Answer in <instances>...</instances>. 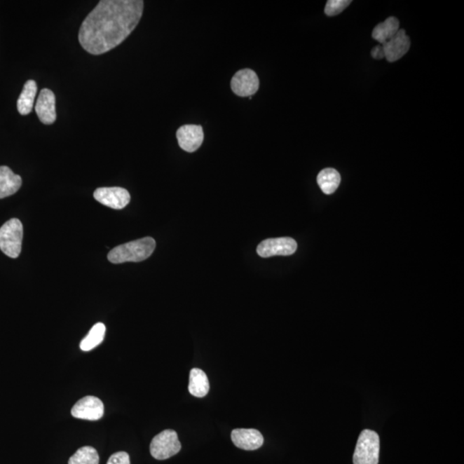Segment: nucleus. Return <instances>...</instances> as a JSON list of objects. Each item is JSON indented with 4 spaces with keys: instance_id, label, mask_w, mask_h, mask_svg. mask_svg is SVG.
I'll return each instance as SVG.
<instances>
[{
    "instance_id": "5701e85b",
    "label": "nucleus",
    "mask_w": 464,
    "mask_h": 464,
    "mask_svg": "<svg viewBox=\"0 0 464 464\" xmlns=\"http://www.w3.org/2000/svg\"><path fill=\"white\" fill-rule=\"evenodd\" d=\"M372 58L375 60H382L384 58V52L382 45L376 46L371 52Z\"/></svg>"
},
{
    "instance_id": "f03ea898",
    "label": "nucleus",
    "mask_w": 464,
    "mask_h": 464,
    "mask_svg": "<svg viewBox=\"0 0 464 464\" xmlns=\"http://www.w3.org/2000/svg\"><path fill=\"white\" fill-rule=\"evenodd\" d=\"M155 248L156 242L153 238H140L116 247L109 253L108 259L115 264L128 261H142L151 256Z\"/></svg>"
},
{
    "instance_id": "9b49d317",
    "label": "nucleus",
    "mask_w": 464,
    "mask_h": 464,
    "mask_svg": "<svg viewBox=\"0 0 464 464\" xmlns=\"http://www.w3.org/2000/svg\"><path fill=\"white\" fill-rule=\"evenodd\" d=\"M382 46L384 58L389 62H395L402 58L409 52L410 39L407 36L404 29H399V32L390 40Z\"/></svg>"
},
{
    "instance_id": "f3484780",
    "label": "nucleus",
    "mask_w": 464,
    "mask_h": 464,
    "mask_svg": "<svg viewBox=\"0 0 464 464\" xmlns=\"http://www.w3.org/2000/svg\"><path fill=\"white\" fill-rule=\"evenodd\" d=\"M36 93V82L34 81L26 82L20 97H19L18 100V110L22 116H27L32 111Z\"/></svg>"
},
{
    "instance_id": "aec40b11",
    "label": "nucleus",
    "mask_w": 464,
    "mask_h": 464,
    "mask_svg": "<svg viewBox=\"0 0 464 464\" xmlns=\"http://www.w3.org/2000/svg\"><path fill=\"white\" fill-rule=\"evenodd\" d=\"M68 464H99L97 451L93 447L83 446L71 456Z\"/></svg>"
},
{
    "instance_id": "a211bd4d",
    "label": "nucleus",
    "mask_w": 464,
    "mask_h": 464,
    "mask_svg": "<svg viewBox=\"0 0 464 464\" xmlns=\"http://www.w3.org/2000/svg\"><path fill=\"white\" fill-rule=\"evenodd\" d=\"M341 175L336 170L327 168L322 170L318 176V184L325 195H332L339 187Z\"/></svg>"
},
{
    "instance_id": "6ab92c4d",
    "label": "nucleus",
    "mask_w": 464,
    "mask_h": 464,
    "mask_svg": "<svg viewBox=\"0 0 464 464\" xmlns=\"http://www.w3.org/2000/svg\"><path fill=\"white\" fill-rule=\"evenodd\" d=\"M106 332V327L104 323L98 322L90 330V332L81 341V348L83 351H90L97 347L104 341Z\"/></svg>"
},
{
    "instance_id": "dca6fc26",
    "label": "nucleus",
    "mask_w": 464,
    "mask_h": 464,
    "mask_svg": "<svg viewBox=\"0 0 464 464\" xmlns=\"http://www.w3.org/2000/svg\"><path fill=\"white\" fill-rule=\"evenodd\" d=\"M399 27H400V25H399L398 19L390 17L376 26L374 32H372V37L374 40L378 41L380 45H383L399 32V29H400Z\"/></svg>"
},
{
    "instance_id": "2eb2a0df",
    "label": "nucleus",
    "mask_w": 464,
    "mask_h": 464,
    "mask_svg": "<svg viewBox=\"0 0 464 464\" xmlns=\"http://www.w3.org/2000/svg\"><path fill=\"white\" fill-rule=\"evenodd\" d=\"M209 390L210 384L207 374L200 369H192L189 375V393L193 397L201 398L207 395Z\"/></svg>"
},
{
    "instance_id": "f257e3e1",
    "label": "nucleus",
    "mask_w": 464,
    "mask_h": 464,
    "mask_svg": "<svg viewBox=\"0 0 464 464\" xmlns=\"http://www.w3.org/2000/svg\"><path fill=\"white\" fill-rule=\"evenodd\" d=\"M142 0H102L82 22L79 41L89 54H105L134 32L142 18Z\"/></svg>"
},
{
    "instance_id": "39448f33",
    "label": "nucleus",
    "mask_w": 464,
    "mask_h": 464,
    "mask_svg": "<svg viewBox=\"0 0 464 464\" xmlns=\"http://www.w3.org/2000/svg\"><path fill=\"white\" fill-rule=\"evenodd\" d=\"M181 449L182 444L174 430H165L155 436L150 446L151 454L157 460L168 459L177 455Z\"/></svg>"
},
{
    "instance_id": "9d476101",
    "label": "nucleus",
    "mask_w": 464,
    "mask_h": 464,
    "mask_svg": "<svg viewBox=\"0 0 464 464\" xmlns=\"http://www.w3.org/2000/svg\"><path fill=\"white\" fill-rule=\"evenodd\" d=\"M177 138L182 150L188 152L196 151L203 143V128L198 125H182L177 132Z\"/></svg>"
},
{
    "instance_id": "f8f14e48",
    "label": "nucleus",
    "mask_w": 464,
    "mask_h": 464,
    "mask_svg": "<svg viewBox=\"0 0 464 464\" xmlns=\"http://www.w3.org/2000/svg\"><path fill=\"white\" fill-rule=\"evenodd\" d=\"M232 442L245 451L257 450L264 443V436L256 429H235L231 432Z\"/></svg>"
},
{
    "instance_id": "4468645a",
    "label": "nucleus",
    "mask_w": 464,
    "mask_h": 464,
    "mask_svg": "<svg viewBox=\"0 0 464 464\" xmlns=\"http://www.w3.org/2000/svg\"><path fill=\"white\" fill-rule=\"evenodd\" d=\"M22 184V178L9 167L0 166V199L16 193Z\"/></svg>"
},
{
    "instance_id": "423d86ee",
    "label": "nucleus",
    "mask_w": 464,
    "mask_h": 464,
    "mask_svg": "<svg viewBox=\"0 0 464 464\" xmlns=\"http://www.w3.org/2000/svg\"><path fill=\"white\" fill-rule=\"evenodd\" d=\"M298 245L291 238H269L257 247V254L262 258L275 256H291L296 252Z\"/></svg>"
},
{
    "instance_id": "6e6552de",
    "label": "nucleus",
    "mask_w": 464,
    "mask_h": 464,
    "mask_svg": "<svg viewBox=\"0 0 464 464\" xmlns=\"http://www.w3.org/2000/svg\"><path fill=\"white\" fill-rule=\"evenodd\" d=\"M71 413L77 419L98 421L104 414V403L100 399L88 395L76 403Z\"/></svg>"
},
{
    "instance_id": "412c9836",
    "label": "nucleus",
    "mask_w": 464,
    "mask_h": 464,
    "mask_svg": "<svg viewBox=\"0 0 464 464\" xmlns=\"http://www.w3.org/2000/svg\"><path fill=\"white\" fill-rule=\"evenodd\" d=\"M351 4L349 0H329L325 6V14L329 17L336 16Z\"/></svg>"
},
{
    "instance_id": "0eeeda50",
    "label": "nucleus",
    "mask_w": 464,
    "mask_h": 464,
    "mask_svg": "<svg viewBox=\"0 0 464 464\" xmlns=\"http://www.w3.org/2000/svg\"><path fill=\"white\" fill-rule=\"evenodd\" d=\"M260 81L253 70L246 68L238 71L231 81V88L238 97H252L259 90Z\"/></svg>"
},
{
    "instance_id": "7ed1b4c3",
    "label": "nucleus",
    "mask_w": 464,
    "mask_h": 464,
    "mask_svg": "<svg viewBox=\"0 0 464 464\" xmlns=\"http://www.w3.org/2000/svg\"><path fill=\"white\" fill-rule=\"evenodd\" d=\"M24 228L20 220L11 219L0 228V250L11 258H18L22 250Z\"/></svg>"
},
{
    "instance_id": "20e7f679",
    "label": "nucleus",
    "mask_w": 464,
    "mask_h": 464,
    "mask_svg": "<svg viewBox=\"0 0 464 464\" xmlns=\"http://www.w3.org/2000/svg\"><path fill=\"white\" fill-rule=\"evenodd\" d=\"M380 439L378 433L364 430L360 433L353 454V464H378Z\"/></svg>"
},
{
    "instance_id": "1a4fd4ad",
    "label": "nucleus",
    "mask_w": 464,
    "mask_h": 464,
    "mask_svg": "<svg viewBox=\"0 0 464 464\" xmlns=\"http://www.w3.org/2000/svg\"><path fill=\"white\" fill-rule=\"evenodd\" d=\"M94 198L98 203L110 208L121 210L130 203V193L123 188H100L94 193Z\"/></svg>"
},
{
    "instance_id": "4be33fe9",
    "label": "nucleus",
    "mask_w": 464,
    "mask_h": 464,
    "mask_svg": "<svg viewBox=\"0 0 464 464\" xmlns=\"http://www.w3.org/2000/svg\"><path fill=\"white\" fill-rule=\"evenodd\" d=\"M107 464H130V458L127 452H116L110 456Z\"/></svg>"
},
{
    "instance_id": "ddd939ff",
    "label": "nucleus",
    "mask_w": 464,
    "mask_h": 464,
    "mask_svg": "<svg viewBox=\"0 0 464 464\" xmlns=\"http://www.w3.org/2000/svg\"><path fill=\"white\" fill-rule=\"evenodd\" d=\"M55 100L52 90H41L36 102V112L41 123L45 125H51L56 121Z\"/></svg>"
}]
</instances>
